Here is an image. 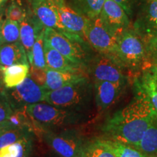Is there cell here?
<instances>
[{
    "mask_svg": "<svg viewBox=\"0 0 157 157\" xmlns=\"http://www.w3.org/2000/svg\"><path fill=\"white\" fill-rule=\"evenodd\" d=\"M82 157H117L106 139L96 137L87 140Z\"/></svg>",
    "mask_w": 157,
    "mask_h": 157,
    "instance_id": "obj_22",
    "label": "cell"
},
{
    "mask_svg": "<svg viewBox=\"0 0 157 157\" xmlns=\"http://www.w3.org/2000/svg\"><path fill=\"white\" fill-rule=\"evenodd\" d=\"M13 112L5 93V89L0 90V122L6 121Z\"/></svg>",
    "mask_w": 157,
    "mask_h": 157,
    "instance_id": "obj_30",
    "label": "cell"
},
{
    "mask_svg": "<svg viewBox=\"0 0 157 157\" xmlns=\"http://www.w3.org/2000/svg\"><path fill=\"white\" fill-rule=\"evenodd\" d=\"M45 142L60 157H82L87 140L72 130L56 132L53 130L41 132Z\"/></svg>",
    "mask_w": 157,
    "mask_h": 157,
    "instance_id": "obj_6",
    "label": "cell"
},
{
    "mask_svg": "<svg viewBox=\"0 0 157 157\" xmlns=\"http://www.w3.org/2000/svg\"><path fill=\"white\" fill-rule=\"evenodd\" d=\"M5 0H0V5H1L2 3L5 2Z\"/></svg>",
    "mask_w": 157,
    "mask_h": 157,
    "instance_id": "obj_37",
    "label": "cell"
},
{
    "mask_svg": "<svg viewBox=\"0 0 157 157\" xmlns=\"http://www.w3.org/2000/svg\"><path fill=\"white\" fill-rule=\"evenodd\" d=\"M134 31L146 50L157 52V0H148L134 23Z\"/></svg>",
    "mask_w": 157,
    "mask_h": 157,
    "instance_id": "obj_9",
    "label": "cell"
},
{
    "mask_svg": "<svg viewBox=\"0 0 157 157\" xmlns=\"http://www.w3.org/2000/svg\"><path fill=\"white\" fill-rule=\"evenodd\" d=\"M3 3H2L1 5H0V25H1V23L4 20V17L5 16V9L6 8L5 7V5H4Z\"/></svg>",
    "mask_w": 157,
    "mask_h": 157,
    "instance_id": "obj_34",
    "label": "cell"
},
{
    "mask_svg": "<svg viewBox=\"0 0 157 157\" xmlns=\"http://www.w3.org/2000/svg\"><path fill=\"white\" fill-rule=\"evenodd\" d=\"M135 148L146 156H157V113Z\"/></svg>",
    "mask_w": 157,
    "mask_h": 157,
    "instance_id": "obj_21",
    "label": "cell"
},
{
    "mask_svg": "<svg viewBox=\"0 0 157 157\" xmlns=\"http://www.w3.org/2000/svg\"><path fill=\"white\" fill-rule=\"evenodd\" d=\"M86 79H87V76L84 72L60 71L47 68L44 87L47 90H54Z\"/></svg>",
    "mask_w": 157,
    "mask_h": 157,
    "instance_id": "obj_16",
    "label": "cell"
},
{
    "mask_svg": "<svg viewBox=\"0 0 157 157\" xmlns=\"http://www.w3.org/2000/svg\"><path fill=\"white\" fill-rule=\"evenodd\" d=\"M137 87L140 88L148 96L156 112L157 113V67L154 66L145 72L139 81L136 82Z\"/></svg>",
    "mask_w": 157,
    "mask_h": 157,
    "instance_id": "obj_20",
    "label": "cell"
},
{
    "mask_svg": "<svg viewBox=\"0 0 157 157\" xmlns=\"http://www.w3.org/2000/svg\"><path fill=\"white\" fill-rule=\"evenodd\" d=\"M31 129L28 128H9L0 134V148L13 144L21 138L31 135Z\"/></svg>",
    "mask_w": 157,
    "mask_h": 157,
    "instance_id": "obj_27",
    "label": "cell"
},
{
    "mask_svg": "<svg viewBox=\"0 0 157 157\" xmlns=\"http://www.w3.org/2000/svg\"><path fill=\"white\" fill-rule=\"evenodd\" d=\"M156 113L148 96L137 87L132 101L109 118L102 129L107 138L135 147Z\"/></svg>",
    "mask_w": 157,
    "mask_h": 157,
    "instance_id": "obj_1",
    "label": "cell"
},
{
    "mask_svg": "<svg viewBox=\"0 0 157 157\" xmlns=\"http://www.w3.org/2000/svg\"><path fill=\"white\" fill-rule=\"evenodd\" d=\"M5 89L6 96L13 111L44 101L47 93V90L36 84L29 75L16 87H5Z\"/></svg>",
    "mask_w": 157,
    "mask_h": 157,
    "instance_id": "obj_10",
    "label": "cell"
},
{
    "mask_svg": "<svg viewBox=\"0 0 157 157\" xmlns=\"http://www.w3.org/2000/svg\"><path fill=\"white\" fill-rule=\"evenodd\" d=\"M29 7L25 8L20 0H11L5 9V17L10 21L21 23L26 16Z\"/></svg>",
    "mask_w": 157,
    "mask_h": 157,
    "instance_id": "obj_29",
    "label": "cell"
},
{
    "mask_svg": "<svg viewBox=\"0 0 157 157\" xmlns=\"http://www.w3.org/2000/svg\"><path fill=\"white\" fill-rule=\"evenodd\" d=\"M146 45L134 30L127 29L118 36L115 58L124 68H140L146 58Z\"/></svg>",
    "mask_w": 157,
    "mask_h": 157,
    "instance_id": "obj_4",
    "label": "cell"
},
{
    "mask_svg": "<svg viewBox=\"0 0 157 157\" xmlns=\"http://www.w3.org/2000/svg\"><path fill=\"white\" fill-rule=\"evenodd\" d=\"M46 69L30 66L29 76L36 84L44 87L46 82Z\"/></svg>",
    "mask_w": 157,
    "mask_h": 157,
    "instance_id": "obj_31",
    "label": "cell"
},
{
    "mask_svg": "<svg viewBox=\"0 0 157 157\" xmlns=\"http://www.w3.org/2000/svg\"><path fill=\"white\" fill-rule=\"evenodd\" d=\"M58 12L61 33L87 43L85 35L89 18L66 4L58 7Z\"/></svg>",
    "mask_w": 157,
    "mask_h": 157,
    "instance_id": "obj_11",
    "label": "cell"
},
{
    "mask_svg": "<svg viewBox=\"0 0 157 157\" xmlns=\"http://www.w3.org/2000/svg\"><path fill=\"white\" fill-rule=\"evenodd\" d=\"M58 7H60V6L66 4V0H52Z\"/></svg>",
    "mask_w": 157,
    "mask_h": 157,
    "instance_id": "obj_36",
    "label": "cell"
},
{
    "mask_svg": "<svg viewBox=\"0 0 157 157\" xmlns=\"http://www.w3.org/2000/svg\"><path fill=\"white\" fill-rule=\"evenodd\" d=\"M44 31H42L37 36L32 49V60L30 63V66L46 69L47 64L45 61L44 43Z\"/></svg>",
    "mask_w": 157,
    "mask_h": 157,
    "instance_id": "obj_26",
    "label": "cell"
},
{
    "mask_svg": "<svg viewBox=\"0 0 157 157\" xmlns=\"http://www.w3.org/2000/svg\"><path fill=\"white\" fill-rule=\"evenodd\" d=\"M3 83L5 88H13L21 84L29 75L30 64H15L2 66Z\"/></svg>",
    "mask_w": 157,
    "mask_h": 157,
    "instance_id": "obj_19",
    "label": "cell"
},
{
    "mask_svg": "<svg viewBox=\"0 0 157 157\" xmlns=\"http://www.w3.org/2000/svg\"><path fill=\"white\" fill-rule=\"evenodd\" d=\"M44 39L48 44L66 58L74 63L86 67L89 59L82 44L87 43L50 28H45Z\"/></svg>",
    "mask_w": 157,
    "mask_h": 157,
    "instance_id": "obj_5",
    "label": "cell"
},
{
    "mask_svg": "<svg viewBox=\"0 0 157 157\" xmlns=\"http://www.w3.org/2000/svg\"><path fill=\"white\" fill-rule=\"evenodd\" d=\"M127 84L106 81H94L95 98L100 111L111 106L119 98Z\"/></svg>",
    "mask_w": 157,
    "mask_h": 157,
    "instance_id": "obj_15",
    "label": "cell"
},
{
    "mask_svg": "<svg viewBox=\"0 0 157 157\" xmlns=\"http://www.w3.org/2000/svg\"><path fill=\"white\" fill-rule=\"evenodd\" d=\"M0 46H1V44H0Z\"/></svg>",
    "mask_w": 157,
    "mask_h": 157,
    "instance_id": "obj_39",
    "label": "cell"
},
{
    "mask_svg": "<svg viewBox=\"0 0 157 157\" xmlns=\"http://www.w3.org/2000/svg\"><path fill=\"white\" fill-rule=\"evenodd\" d=\"M145 157H157V156H146Z\"/></svg>",
    "mask_w": 157,
    "mask_h": 157,
    "instance_id": "obj_38",
    "label": "cell"
},
{
    "mask_svg": "<svg viewBox=\"0 0 157 157\" xmlns=\"http://www.w3.org/2000/svg\"><path fill=\"white\" fill-rule=\"evenodd\" d=\"M5 89V85L3 83V74L2 70V65L0 64V90Z\"/></svg>",
    "mask_w": 157,
    "mask_h": 157,
    "instance_id": "obj_35",
    "label": "cell"
},
{
    "mask_svg": "<svg viewBox=\"0 0 157 157\" xmlns=\"http://www.w3.org/2000/svg\"><path fill=\"white\" fill-rule=\"evenodd\" d=\"M0 64L4 66L15 64H29L25 51L20 41L3 44L0 46Z\"/></svg>",
    "mask_w": 157,
    "mask_h": 157,
    "instance_id": "obj_18",
    "label": "cell"
},
{
    "mask_svg": "<svg viewBox=\"0 0 157 157\" xmlns=\"http://www.w3.org/2000/svg\"><path fill=\"white\" fill-rule=\"evenodd\" d=\"M86 68L94 81L127 83V76L124 71V67L111 56L99 54L88 60Z\"/></svg>",
    "mask_w": 157,
    "mask_h": 157,
    "instance_id": "obj_8",
    "label": "cell"
},
{
    "mask_svg": "<svg viewBox=\"0 0 157 157\" xmlns=\"http://www.w3.org/2000/svg\"><path fill=\"white\" fill-rule=\"evenodd\" d=\"M86 42L99 54L115 58L118 37L104 24L100 16L89 19Z\"/></svg>",
    "mask_w": 157,
    "mask_h": 157,
    "instance_id": "obj_7",
    "label": "cell"
},
{
    "mask_svg": "<svg viewBox=\"0 0 157 157\" xmlns=\"http://www.w3.org/2000/svg\"><path fill=\"white\" fill-rule=\"evenodd\" d=\"M100 17L111 32L117 37L128 29V15L119 4L113 0H105L100 13Z\"/></svg>",
    "mask_w": 157,
    "mask_h": 157,
    "instance_id": "obj_12",
    "label": "cell"
},
{
    "mask_svg": "<svg viewBox=\"0 0 157 157\" xmlns=\"http://www.w3.org/2000/svg\"><path fill=\"white\" fill-rule=\"evenodd\" d=\"M91 89V84L86 79L54 90H47L44 101L60 109L77 111L89 101Z\"/></svg>",
    "mask_w": 157,
    "mask_h": 157,
    "instance_id": "obj_3",
    "label": "cell"
},
{
    "mask_svg": "<svg viewBox=\"0 0 157 157\" xmlns=\"http://www.w3.org/2000/svg\"><path fill=\"white\" fill-rule=\"evenodd\" d=\"M20 23V42L25 51L29 64L32 60V49L35 41L45 27L29 7L26 16Z\"/></svg>",
    "mask_w": 157,
    "mask_h": 157,
    "instance_id": "obj_13",
    "label": "cell"
},
{
    "mask_svg": "<svg viewBox=\"0 0 157 157\" xmlns=\"http://www.w3.org/2000/svg\"><path fill=\"white\" fill-rule=\"evenodd\" d=\"M26 111L34 121L36 129L40 132L77 124L84 118L77 111L60 109L41 102L28 105Z\"/></svg>",
    "mask_w": 157,
    "mask_h": 157,
    "instance_id": "obj_2",
    "label": "cell"
},
{
    "mask_svg": "<svg viewBox=\"0 0 157 157\" xmlns=\"http://www.w3.org/2000/svg\"><path fill=\"white\" fill-rule=\"evenodd\" d=\"M44 52L47 67L60 71L84 72V67L74 63L44 41Z\"/></svg>",
    "mask_w": 157,
    "mask_h": 157,
    "instance_id": "obj_17",
    "label": "cell"
},
{
    "mask_svg": "<svg viewBox=\"0 0 157 157\" xmlns=\"http://www.w3.org/2000/svg\"><path fill=\"white\" fill-rule=\"evenodd\" d=\"M9 128H11V127L10 126V124L8 122H7V120L0 122V134L2 132H4L5 130H6V129Z\"/></svg>",
    "mask_w": 157,
    "mask_h": 157,
    "instance_id": "obj_33",
    "label": "cell"
},
{
    "mask_svg": "<svg viewBox=\"0 0 157 157\" xmlns=\"http://www.w3.org/2000/svg\"><path fill=\"white\" fill-rule=\"evenodd\" d=\"M28 2L31 12L45 28L62 32L58 7L52 0H28Z\"/></svg>",
    "mask_w": 157,
    "mask_h": 157,
    "instance_id": "obj_14",
    "label": "cell"
},
{
    "mask_svg": "<svg viewBox=\"0 0 157 157\" xmlns=\"http://www.w3.org/2000/svg\"><path fill=\"white\" fill-rule=\"evenodd\" d=\"M113 1L119 4L129 16L132 14L133 9H134L137 0H113Z\"/></svg>",
    "mask_w": 157,
    "mask_h": 157,
    "instance_id": "obj_32",
    "label": "cell"
},
{
    "mask_svg": "<svg viewBox=\"0 0 157 157\" xmlns=\"http://www.w3.org/2000/svg\"><path fill=\"white\" fill-rule=\"evenodd\" d=\"M20 41V23L4 18L0 25V44Z\"/></svg>",
    "mask_w": 157,
    "mask_h": 157,
    "instance_id": "obj_25",
    "label": "cell"
},
{
    "mask_svg": "<svg viewBox=\"0 0 157 157\" xmlns=\"http://www.w3.org/2000/svg\"><path fill=\"white\" fill-rule=\"evenodd\" d=\"M32 148L33 140L31 135L0 148V157H29Z\"/></svg>",
    "mask_w": 157,
    "mask_h": 157,
    "instance_id": "obj_23",
    "label": "cell"
},
{
    "mask_svg": "<svg viewBox=\"0 0 157 157\" xmlns=\"http://www.w3.org/2000/svg\"><path fill=\"white\" fill-rule=\"evenodd\" d=\"M108 143L115 152L117 157H145L143 153L137 150L136 148L129 146L126 143L119 141L111 140L105 137Z\"/></svg>",
    "mask_w": 157,
    "mask_h": 157,
    "instance_id": "obj_28",
    "label": "cell"
},
{
    "mask_svg": "<svg viewBox=\"0 0 157 157\" xmlns=\"http://www.w3.org/2000/svg\"><path fill=\"white\" fill-rule=\"evenodd\" d=\"M105 0H69L68 6L87 18L100 15Z\"/></svg>",
    "mask_w": 157,
    "mask_h": 157,
    "instance_id": "obj_24",
    "label": "cell"
}]
</instances>
